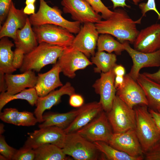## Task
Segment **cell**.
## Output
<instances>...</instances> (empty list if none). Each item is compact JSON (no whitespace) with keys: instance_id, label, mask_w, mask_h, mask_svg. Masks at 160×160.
<instances>
[{"instance_id":"obj_30","label":"cell","mask_w":160,"mask_h":160,"mask_svg":"<svg viewBox=\"0 0 160 160\" xmlns=\"http://www.w3.org/2000/svg\"><path fill=\"white\" fill-rule=\"evenodd\" d=\"M97 148L110 160H141L143 156L137 157L132 156L127 153L112 147L108 143L98 141L93 142Z\"/></svg>"},{"instance_id":"obj_6","label":"cell","mask_w":160,"mask_h":160,"mask_svg":"<svg viewBox=\"0 0 160 160\" xmlns=\"http://www.w3.org/2000/svg\"><path fill=\"white\" fill-rule=\"evenodd\" d=\"M106 113L114 133L123 132L135 128V110L130 107L116 95L111 110Z\"/></svg>"},{"instance_id":"obj_45","label":"cell","mask_w":160,"mask_h":160,"mask_svg":"<svg viewBox=\"0 0 160 160\" xmlns=\"http://www.w3.org/2000/svg\"><path fill=\"white\" fill-rule=\"evenodd\" d=\"M116 76H124L126 71L124 67L121 65H117L113 68Z\"/></svg>"},{"instance_id":"obj_26","label":"cell","mask_w":160,"mask_h":160,"mask_svg":"<svg viewBox=\"0 0 160 160\" xmlns=\"http://www.w3.org/2000/svg\"><path fill=\"white\" fill-rule=\"evenodd\" d=\"M14 44L8 37L0 39V72L5 74L12 73L17 70L13 67L12 62L14 52L12 48Z\"/></svg>"},{"instance_id":"obj_22","label":"cell","mask_w":160,"mask_h":160,"mask_svg":"<svg viewBox=\"0 0 160 160\" xmlns=\"http://www.w3.org/2000/svg\"><path fill=\"white\" fill-rule=\"evenodd\" d=\"M61 72L57 62L47 72L38 74L37 81L34 87L39 97L45 96L56 88L63 85L59 77Z\"/></svg>"},{"instance_id":"obj_11","label":"cell","mask_w":160,"mask_h":160,"mask_svg":"<svg viewBox=\"0 0 160 160\" xmlns=\"http://www.w3.org/2000/svg\"><path fill=\"white\" fill-rule=\"evenodd\" d=\"M61 4L64 13L70 14L73 20L81 23H95L102 18L84 0H62Z\"/></svg>"},{"instance_id":"obj_21","label":"cell","mask_w":160,"mask_h":160,"mask_svg":"<svg viewBox=\"0 0 160 160\" xmlns=\"http://www.w3.org/2000/svg\"><path fill=\"white\" fill-rule=\"evenodd\" d=\"M5 78L7 86L6 92L11 95L18 93L26 88L34 87L38 80V76L32 70L20 74H5Z\"/></svg>"},{"instance_id":"obj_25","label":"cell","mask_w":160,"mask_h":160,"mask_svg":"<svg viewBox=\"0 0 160 160\" xmlns=\"http://www.w3.org/2000/svg\"><path fill=\"white\" fill-rule=\"evenodd\" d=\"M79 109L63 113L48 112L43 115V122L39 125V128L55 126L64 130L73 120Z\"/></svg>"},{"instance_id":"obj_37","label":"cell","mask_w":160,"mask_h":160,"mask_svg":"<svg viewBox=\"0 0 160 160\" xmlns=\"http://www.w3.org/2000/svg\"><path fill=\"white\" fill-rule=\"evenodd\" d=\"M142 17L146 16V13L151 10L154 11L158 15V19L160 20V14L156 7L155 0H148L146 3H141L138 4Z\"/></svg>"},{"instance_id":"obj_10","label":"cell","mask_w":160,"mask_h":160,"mask_svg":"<svg viewBox=\"0 0 160 160\" xmlns=\"http://www.w3.org/2000/svg\"><path fill=\"white\" fill-rule=\"evenodd\" d=\"M57 62L61 72L71 78L75 77L77 71L92 64L84 54L70 46L65 47Z\"/></svg>"},{"instance_id":"obj_8","label":"cell","mask_w":160,"mask_h":160,"mask_svg":"<svg viewBox=\"0 0 160 160\" xmlns=\"http://www.w3.org/2000/svg\"><path fill=\"white\" fill-rule=\"evenodd\" d=\"M76 132L91 142L100 141L108 144L114 133L106 113L104 111Z\"/></svg>"},{"instance_id":"obj_43","label":"cell","mask_w":160,"mask_h":160,"mask_svg":"<svg viewBox=\"0 0 160 160\" xmlns=\"http://www.w3.org/2000/svg\"><path fill=\"white\" fill-rule=\"evenodd\" d=\"M148 111L157 128L160 132V112L150 108L148 109Z\"/></svg>"},{"instance_id":"obj_39","label":"cell","mask_w":160,"mask_h":160,"mask_svg":"<svg viewBox=\"0 0 160 160\" xmlns=\"http://www.w3.org/2000/svg\"><path fill=\"white\" fill-rule=\"evenodd\" d=\"M25 54L23 51L20 49L16 48L14 51L12 65L16 70L21 67L24 60Z\"/></svg>"},{"instance_id":"obj_52","label":"cell","mask_w":160,"mask_h":160,"mask_svg":"<svg viewBox=\"0 0 160 160\" xmlns=\"http://www.w3.org/2000/svg\"><path fill=\"white\" fill-rule=\"evenodd\" d=\"M156 111H159V112H160V108H158Z\"/></svg>"},{"instance_id":"obj_47","label":"cell","mask_w":160,"mask_h":160,"mask_svg":"<svg viewBox=\"0 0 160 160\" xmlns=\"http://www.w3.org/2000/svg\"><path fill=\"white\" fill-rule=\"evenodd\" d=\"M124 76H116L114 81V85L116 90L121 87L124 83Z\"/></svg>"},{"instance_id":"obj_44","label":"cell","mask_w":160,"mask_h":160,"mask_svg":"<svg viewBox=\"0 0 160 160\" xmlns=\"http://www.w3.org/2000/svg\"><path fill=\"white\" fill-rule=\"evenodd\" d=\"M143 74L151 80L160 84V66L159 70L156 72L153 73L144 72Z\"/></svg>"},{"instance_id":"obj_14","label":"cell","mask_w":160,"mask_h":160,"mask_svg":"<svg viewBox=\"0 0 160 160\" xmlns=\"http://www.w3.org/2000/svg\"><path fill=\"white\" fill-rule=\"evenodd\" d=\"M122 86L117 89L116 95L131 108L137 105L148 106V102L143 89L128 74L124 76Z\"/></svg>"},{"instance_id":"obj_4","label":"cell","mask_w":160,"mask_h":160,"mask_svg":"<svg viewBox=\"0 0 160 160\" xmlns=\"http://www.w3.org/2000/svg\"><path fill=\"white\" fill-rule=\"evenodd\" d=\"M61 10L56 6H49L45 0H39L38 11L29 17L33 26L50 24L64 28L72 33L77 34L80 30L81 23L66 20L62 15Z\"/></svg>"},{"instance_id":"obj_20","label":"cell","mask_w":160,"mask_h":160,"mask_svg":"<svg viewBox=\"0 0 160 160\" xmlns=\"http://www.w3.org/2000/svg\"><path fill=\"white\" fill-rule=\"evenodd\" d=\"M70 125L64 130L66 134L76 132L96 117L103 110L100 102H93L83 105Z\"/></svg>"},{"instance_id":"obj_41","label":"cell","mask_w":160,"mask_h":160,"mask_svg":"<svg viewBox=\"0 0 160 160\" xmlns=\"http://www.w3.org/2000/svg\"><path fill=\"white\" fill-rule=\"evenodd\" d=\"M70 97L69 103L71 106L74 107H80L83 105L84 100L81 95L75 93Z\"/></svg>"},{"instance_id":"obj_46","label":"cell","mask_w":160,"mask_h":160,"mask_svg":"<svg viewBox=\"0 0 160 160\" xmlns=\"http://www.w3.org/2000/svg\"><path fill=\"white\" fill-rule=\"evenodd\" d=\"M5 74L0 72V92H5L7 91V86L5 78Z\"/></svg>"},{"instance_id":"obj_49","label":"cell","mask_w":160,"mask_h":160,"mask_svg":"<svg viewBox=\"0 0 160 160\" xmlns=\"http://www.w3.org/2000/svg\"><path fill=\"white\" fill-rule=\"evenodd\" d=\"M36 0H26L25 4L26 5L30 4H34Z\"/></svg>"},{"instance_id":"obj_15","label":"cell","mask_w":160,"mask_h":160,"mask_svg":"<svg viewBox=\"0 0 160 160\" xmlns=\"http://www.w3.org/2000/svg\"><path fill=\"white\" fill-rule=\"evenodd\" d=\"M116 75L113 69L106 73H102L100 77L93 85L95 92L100 95V103L106 113L111 110L116 89L114 85Z\"/></svg>"},{"instance_id":"obj_38","label":"cell","mask_w":160,"mask_h":160,"mask_svg":"<svg viewBox=\"0 0 160 160\" xmlns=\"http://www.w3.org/2000/svg\"><path fill=\"white\" fill-rule=\"evenodd\" d=\"M12 1V0H0V26L7 17Z\"/></svg>"},{"instance_id":"obj_27","label":"cell","mask_w":160,"mask_h":160,"mask_svg":"<svg viewBox=\"0 0 160 160\" xmlns=\"http://www.w3.org/2000/svg\"><path fill=\"white\" fill-rule=\"evenodd\" d=\"M33 149L34 160H64L67 158L62 148L54 144H46Z\"/></svg>"},{"instance_id":"obj_18","label":"cell","mask_w":160,"mask_h":160,"mask_svg":"<svg viewBox=\"0 0 160 160\" xmlns=\"http://www.w3.org/2000/svg\"><path fill=\"white\" fill-rule=\"evenodd\" d=\"M75 93L74 88L70 82H67L59 89L53 90L45 96L39 97L34 111L38 122H43V115L44 111L58 104L62 96L67 95L70 96Z\"/></svg>"},{"instance_id":"obj_35","label":"cell","mask_w":160,"mask_h":160,"mask_svg":"<svg viewBox=\"0 0 160 160\" xmlns=\"http://www.w3.org/2000/svg\"><path fill=\"white\" fill-rule=\"evenodd\" d=\"M35 155L33 148L24 146L17 151L12 160H34Z\"/></svg>"},{"instance_id":"obj_1","label":"cell","mask_w":160,"mask_h":160,"mask_svg":"<svg viewBox=\"0 0 160 160\" xmlns=\"http://www.w3.org/2000/svg\"><path fill=\"white\" fill-rule=\"evenodd\" d=\"M142 17L134 20L125 10L118 9L108 18L101 20L95 25L99 34H108L121 43L127 41L133 44L139 32L137 25L140 24Z\"/></svg>"},{"instance_id":"obj_33","label":"cell","mask_w":160,"mask_h":160,"mask_svg":"<svg viewBox=\"0 0 160 160\" xmlns=\"http://www.w3.org/2000/svg\"><path fill=\"white\" fill-rule=\"evenodd\" d=\"M19 112L15 108H5L2 112H0V119L5 122L17 126Z\"/></svg>"},{"instance_id":"obj_32","label":"cell","mask_w":160,"mask_h":160,"mask_svg":"<svg viewBox=\"0 0 160 160\" xmlns=\"http://www.w3.org/2000/svg\"><path fill=\"white\" fill-rule=\"evenodd\" d=\"M92 7L97 13H101V17L104 20L108 18L113 13V11L110 10L101 0H84Z\"/></svg>"},{"instance_id":"obj_51","label":"cell","mask_w":160,"mask_h":160,"mask_svg":"<svg viewBox=\"0 0 160 160\" xmlns=\"http://www.w3.org/2000/svg\"><path fill=\"white\" fill-rule=\"evenodd\" d=\"M0 160H7L6 158L2 155L0 154Z\"/></svg>"},{"instance_id":"obj_34","label":"cell","mask_w":160,"mask_h":160,"mask_svg":"<svg viewBox=\"0 0 160 160\" xmlns=\"http://www.w3.org/2000/svg\"><path fill=\"white\" fill-rule=\"evenodd\" d=\"M37 122V119L33 113L25 111L19 112L17 126H33L35 125Z\"/></svg>"},{"instance_id":"obj_24","label":"cell","mask_w":160,"mask_h":160,"mask_svg":"<svg viewBox=\"0 0 160 160\" xmlns=\"http://www.w3.org/2000/svg\"><path fill=\"white\" fill-rule=\"evenodd\" d=\"M136 81L143 90L150 108H160V84L140 73Z\"/></svg>"},{"instance_id":"obj_36","label":"cell","mask_w":160,"mask_h":160,"mask_svg":"<svg viewBox=\"0 0 160 160\" xmlns=\"http://www.w3.org/2000/svg\"><path fill=\"white\" fill-rule=\"evenodd\" d=\"M17 150L9 146L6 142L4 137L0 135V153L7 160H12Z\"/></svg>"},{"instance_id":"obj_3","label":"cell","mask_w":160,"mask_h":160,"mask_svg":"<svg viewBox=\"0 0 160 160\" xmlns=\"http://www.w3.org/2000/svg\"><path fill=\"white\" fill-rule=\"evenodd\" d=\"M65 47L45 42L39 44L33 50L25 55L20 71L22 73L29 70L39 72L47 65L55 64Z\"/></svg>"},{"instance_id":"obj_48","label":"cell","mask_w":160,"mask_h":160,"mask_svg":"<svg viewBox=\"0 0 160 160\" xmlns=\"http://www.w3.org/2000/svg\"><path fill=\"white\" fill-rule=\"evenodd\" d=\"M34 4H30L26 5L23 9L24 13L27 15H31L35 13Z\"/></svg>"},{"instance_id":"obj_29","label":"cell","mask_w":160,"mask_h":160,"mask_svg":"<svg viewBox=\"0 0 160 160\" xmlns=\"http://www.w3.org/2000/svg\"><path fill=\"white\" fill-rule=\"evenodd\" d=\"M38 97L35 87L25 89L13 95L8 94L6 92H1L0 95V111L6 104L14 100H25L33 106L36 105Z\"/></svg>"},{"instance_id":"obj_12","label":"cell","mask_w":160,"mask_h":160,"mask_svg":"<svg viewBox=\"0 0 160 160\" xmlns=\"http://www.w3.org/2000/svg\"><path fill=\"white\" fill-rule=\"evenodd\" d=\"M122 43L124 50L129 54L132 61L133 65L129 75L136 81L140 70L143 68L160 66V49L153 52L145 53L132 48L127 41Z\"/></svg>"},{"instance_id":"obj_5","label":"cell","mask_w":160,"mask_h":160,"mask_svg":"<svg viewBox=\"0 0 160 160\" xmlns=\"http://www.w3.org/2000/svg\"><path fill=\"white\" fill-rule=\"evenodd\" d=\"M66 155L76 160H96L99 151L93 142L77 132L66 134L62 148Z\"/></svg>"},{"instance_id":"obj_9","label":"cell","mask_w":160,"mask_h":160,"mask_svg":"<svg viewBox=\"0 0 160 160\" xmlns=\"http://www.w3.org/2000/svg\"><path fill=\"white\" fill-rule=\"evenodd\" d=\"M66 135L64 130L55 126L40 128L29 134L23 146L33 149L49 143L62 148Z\"/></svg>"},{"instance_id":"obj_23","label":"cell","mask_w":160,"mask_h":160,"mask_svg":"<svg viewBox=\"0 0 160 160\" xmlns=\"http://www.w3.org/2000/svg\"><path fill=\"white\" fill-rule=\"evenodd\" d=\"M31 26L28 17L24 27L17 31L14 40L16 48L22 50L25 54L32 51L38 45L36 35Z\"/></svg>"},{"instance_id":"obj_7","label":"cell","mask_w":160,"mask_h":160,"mask_svg":"<svg viewBox=\"0 0 160 160\" xmlns=\"http://www.w3.org/2000/svg\"><path fill=\"white\" fill-rule=\"evenodd\" d=\"M39 44L67 47L71 44L75 36L65 28L57 25L46 24L33 26Z\"/></svg>"},{"instance_id":"obj_19","label":"cell","mask_w":160,"mask_h":160,"mask_svg":"<svg viewBox=\"0 0 160 160\" xmlns=\"http://www.w3.org/2000/svg\"><path fill=\"white\" fill-rule=\"evenodd\" d=\"M28 18L23 9H17L12 1L6 20L0 28V39L7 37L14 40L17 31L24 27Z\"/></svg>"},{"instance_id":"obj_31","label":"cell","mask_w":160,"mask_h":160,"mask_svg":"<svg viewBox=\"0 0 160 160\" xmlns=\"http://www.w3.org/2000/svg\"><path fill=\"white\" fill-rule=\"evenodd\" d=\"M97 51H106L109 53L114 52L119 55L124 50L122 43L115 39L112 36L107 33L101 34L98 37L97 43Z\"/></svg>"},{"instance_id":"obj_13","label":"cell","mask_w":160,"mask_h":160,"mask_svg":"<svg viewBox=\"0 0 160 160\" xmlns=\"http://www.w3.org/2000/svg\"><path fill=\"white\" fill-rule=\"evenodd\" d=\"M99 34L94 23H84L70 46L82 52L87 57L92 56L95 54Z\"/></svg>"},{"instance_id":"obj_17","label":"cell","mask_w":160,"mask_h":160,"mask_svg":"<svg viewBox=\"0 0 160 160\" xmlns=\"http://www.w3.org/2000/svg\"><path fill=\"white\" fill-rule=\"evenodd\" d=\"M133 44L135 49L145 53L160 49V24H153L141 29Z\"/></svg>"},{"instance_id":"obj_2","label":"cell","mask_w":160,"mask_h":160,"mask_svg":"<svg viewBox=\"0 0 160 160\" xmlns=\"http://www.w3.org/2000/svg\"><path fill=\"white\" fill-rule=\"evenodd\" d=\"M138 105L134 109L136 116L135 129L143 153L145 154L160 140V132L149 111L148 106Z\"/></svg>"},{"instance_id":"obj_28","label":"cell","mask_w":160,"mask_h":160,"mask_svg":"<svg viewBox=\"0 0 160 160\" xmlns=\"http://www.w3.org/2000/svg\"><path fill=\"white\" fill-rule=\"evenodd\" d=\"M116 61V54L104 51H97L91 58L92 62L96 65L94 71L96 73H106L113 69L117 65Z\"/></svg>"},{"instance_id":"obj_40","label":"cell","mask_w":160,"mask_h":160,"mask_svg":"<svg viewBox=\"0 0 160 160\" xmlns=\"http://www.w3.org/2000/svg\"><path fill=\"white\" fill-rule=\"evenodd\" d=\"M147 160H160V140L150 151L145 154Z\"/></svg>"},{"instance_id":"obj_50","label":"cell","mask_w":160,"mask_h":160,"mask_svg":"<svg viewBox=\"0 0 160 160\" xmlns=\"http://www.w3.org/2000/svg\"><path fill=\"white\" fill-rule=\"evenodd\" d=\"M0 135H2V134L3 133L4 131V125L2 124H0Z\"/></svg>"},{"instance_id":"obj_16","label":"cell","mask_w":160,"mask_h":160,"mask_svg":"<svg viewBox=\"0 0 160 160\" xmlns=\"http://www.w3.org/2000/svg\"><path fill=\"white\" fill-rule=\"evenodd\" d=\"M108 144L132 157L143 156V154L135 128L123 132L113 133Z\"/></svg>"},{"instance_id":"obj_42","label":"cell","mask_w":160,"mask_h":160,"mask_svg":"<svg viewBox=\"0 0 160 160\" xmlns=\"http://www.w3.org/2000/svg\"><path fill=\"white\" fill-rule=\"evenodd\" d=\"M112 2L113 4V8L115 9L117 7H122L124 8L127 7L129 8L130 7V6L127 5L126 1L127 0H110ZM135 5L139 4V3L143 0H131Z\"/></svg>"}]
</instances>
